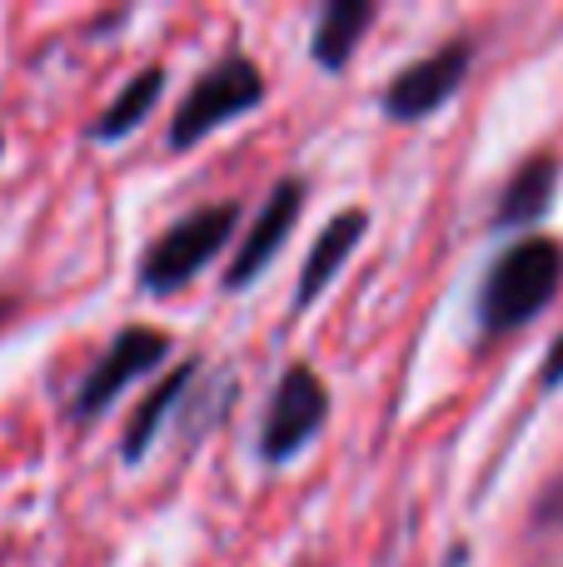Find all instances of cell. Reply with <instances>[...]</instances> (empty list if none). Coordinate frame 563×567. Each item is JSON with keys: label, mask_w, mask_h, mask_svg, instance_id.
Here are the masks:
<instances>
[{"label": "cell", "mask_w": 563, "mask_h": 567, "mask_svg": "<svg viewBox=\"0 0 563 567\" xmlns=\"http://www.w3.org/2000/svg\"><path fill=\"white\" fill-rule=\"evenodd\" d=\"M559 269L563 255L549 239H524L514 245L494 269H489L484 299H479V319H484L489 333L519 329L524 319H534L559 289Z\"/></svg>", "instance_id": "6da1fadb"}, {"label": "cell", "mask_w": 563, "mask_h": 567, "mask_svg": "<svg viewBox=\"0 0 563 567\" xmlns=\"http://www.w3.org/2000/svg\"><path fill=\"white\" fill-rule=\"evenodd\" d=\"M265 100V80H259V65L249 55H225L219 65H209L205 75L195 80V90L185 95V105L175 110V125H170V145L190 150L205 135H215L225 120L245 115Z\"/></svg>", "instance_id": "7a4b0ae2"}, {"label": "cell", "mask_w": 563, "mask_h": 567, "mask_svg": "<svg viewBox=\"0 0 563 567\" xmlns=\"http://www.w3.org/2000/svg\"><path fill=\"white\" fill-rule=\"evenodd\" d=\"M239 209L235 205H215V209H195L180 225H170L155 245L140 259V279L150 293H175L205 269V259H215L225 249L229 229H235Z\"/></svg>", "instance_id": "3957f363"}, {"label": "cell", "mask_w": 563, "mask_h": 567, "mask_svg": "<svg viewBox=\"0 0 563 567\" xmlns=\"http://www.w3.org/2000/svg\"><path fill=\"white\" fill-rule=\"evenodd\" d=\"M165 353H170V339L160 329H125V333H115V343L100 353V363L90 369V379L75 389V419H85V423L100 419V413H105L110 403H115L120 393L140 379V373L155 369Z\"/></svg>", "instance_id": "277c9868"}, {"label": "cell", "mask_w": 563, "mask_h": 567, "mask_svg": "<svg viewBox=\"0 0 563 567\" xmlns=\"http://www.w3.org/2000/svg\"><path fill=\"white\" fill-rule=\"evenodd\" d=\"M325 413H329V399H325V389H319V379L305 363H295V369L279 379L275 403H269V413H265V439H259L265 458L269 463L295 458L309 443V433L325 423Z\"/></svg>", "instance_id": "5b68a950"}, {"label": "cell", "mask_w": 563, "mask_h": 567, "mask_svg": "<svg viewBox=\"0 0 563 567\" xmlns=\"http://www.w3.org/2000/svg\"><path fill=\"white\" fill-rule=\"evenodd\" d=\"M469 60H474V50L459 40V45H444V50H434V55L414 60L409 70H399V75L389 80V90H385V115L389 120H424V115H434V110L444 105L459 85H464Z\"/></svg>", "instance_id": "8992f818"}, {"label": "cell", "mask_w": 563, "mask_h": 567, "mask_svg": "<svg viewBox=\"0 0 563 567\" xmlns=\"http://www.w3.org/2000/svg\"><path fill=\"white\" fill-rule=\"evenodd\" d=\"M299 205H305V185H299V179H279L275 195H269L265 209L255 215V225L245 229V245H239L235 265H229V275H225L229 289H245V284H255V275L269 265V259H275V249L285 245V235L295 229Z\"/></svg>", "instance_id": "52a82bcc"}, {"label": "cell", "mask_w": 563, "mask_h": 567, "mask_svg": "<svg viewBox=\"0 0 563 567\" xmlns=\"http://www.w3.org/2000/svg\"><path fill=\"white\" fill-rule=\"evenodd\" d=\"M365 225H369L365 209H345L339 219H329L325 235H319V245H315V255H309L305 269H299V303H309L329 279L339 275V265L355 255V245H359V235H365Z\"/></svg>", "instance_id": "ba28073f"}, {"label": "cell", "mask_w": 563, "mask_h": 567, "mask_svg": "<svg viewBox=\"0 0 563 567\" xmlns=\"http://www.w3.org/2000/svg\"><path fill=\"white\" fill-rule=\"evenodd\" d=\"M369 25H375V6H365V0H335V6H325V16L315 25V60L329 70H345Z\"/></svg>", "instance_id": "9c48e42d"}, {"label": "cell", "mask_w": 563, "mask_h": 567, "mask_svg": "<svg viewBox=\"0 0 563 567\" xmlns=\"http://www.w3.org/2000/svg\"><path fill=\"white\" fill-rule=\"evenodd\" d=\"M554 159H534V165H524L514 179H509L504 189V205H499V225H524V219L544 215L549 209V195H554Z\"/></svg>", "instance_id": "30bf717a"}, {"label": "cell", "mask_w": 563, "mask_h": 567, "mask_svg": "<svg viewBox=\"0 0 563 567\" xmlns=\"http://www.w3.org/2000/svg\"><path fill=\"white\" fill-rule=\"evenodd\" d=\"M160 85H165V70L160 65H150L145 75L135 80V85L125 90V95L115 100V105L105 110V115L95 120V130H90V140H120V135H130V130L140 125V120L150 115V105L160 100Z\"/></svg>", "instance_id": "8fae6325"}, {"label": "cell", "mask_w": 563, "mask_h": 567, "mask_svg": "<svg viewBox=\"0 0 563 567\" xmlns=\"http://www.w3.org/2000/svg\"><path fill=\"white\" fill-rule=\"evenodd\" d=\"M185 383H190V363L170 373L165 389H155V393H150V399L135 409V419H130V429H125V458H130V463L145 458V449L155 443V433H160V419L175 409V399H180V389H185Z\"/></svg>", "instance_id": "7c38bea8"}, {"label": "cell", "mask_w": 563, "mask_h": 567, "mask_svg": "<svg viewBox=\"0 0 563 567\" xmlns=\"http://www.w3.org/2000/svg\"><path fill=\"white\" fill-rule=\"evenodd\" d=\"M0 323H6V303H0Z\"/></svg>", "instance_id": "4fadbf2b"}]
</instances>
